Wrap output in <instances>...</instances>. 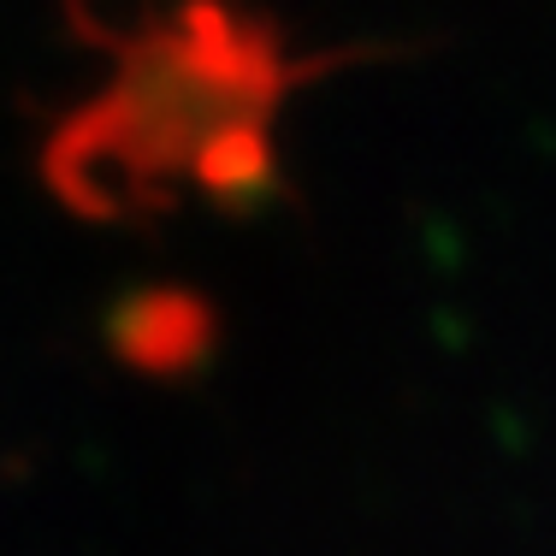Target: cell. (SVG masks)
Instances as JSON below:
<instances>
[{"instance_id": "6da1fadb", "label": "cell", "mask_w": 556, "mask_h": 556, "mask_svg": "<svg viewBox=\"0 0 556 556\" xmlns=\"http://www.w3.org/2000/svg\"><path fill=\"white\" fill-rule=\"evenodd\" d=\"M130 355L137 362H154V367H178L190 355H202L207 343V314L202 302H184V296H154L130 314Z\"/></svg>"}]
</instances>
